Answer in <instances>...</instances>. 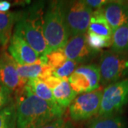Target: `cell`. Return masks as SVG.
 <instances>
[{"mask_svg":"<svg viewBox=\"0 0 128 128\" xmlns=\"http://www.w3.org/2000/svg\"><path fill=\"white\" fill-rule=\"evenodd\" d=\"M16 128H38L63 118L64 109L57 102L42 100L26 86L15 93Z\"/></svg>","mask_w":128,"mask_h":128,"instance_id":"cell-1","label":"cell"},{"mask_svg":"<svg viewBox=\"0 0 128 128\" xmlns=\"http://www.w3.org/2000/svg\"><path fill=\"white\" fill-rule=\"evenodd\" d=\"M44 2H36L17 12L14 32L24 39L40 56H46L50 53L44 35Z\"/></svg>","mask_w":128,"mask_h":128,"instance_id":"cell-2","label":"cell"},{"mask_svg":"<svg viewBox=\"0 0 128 128\" xmlns=\"http://www.w3.org/2000/svg\"><path fill=\"white\" fill-rule=\"evenodd\" d=\"M44 35L50 53L64 49L70 37L61 12L60 1L48 3L44 14Z\"/></svg>","mask_w":128,"mask_h":128,"instance_id":"cell-3","label":"cell"},{"mask_svg":"<svg viewBox=\"0 0 128 128\" xmlns=\"http://www.w3.org/2000/svg\"><path fill=\"white\" fill-rule=\"evenodd\" d=\"M60 9L70 36L86 34L92 9L82 0L60 1Z\"/></svg>","mask_w":128,"mask_h":128,"instance_id":"cell-4","label":"cell"},{"mask_svg":"<svg viewBox=\"0 0 128 128\" xmlns=\"http://www.w3.org/2000/svg\"><path fill=\"white\" fill-rule=\"evenodd\" d=\"M99 70L100 83L109 86L128 75V57L112 50L102 51L100 54Z\"/></svg>","mask_w":128,"mask_h":128,"instance_id":"cell-5","label":"cell"},{"mask_svg":"<svg viewBox=\"0 0 128 128\" xmlns=\"http://www.w3.org/2000/svg\"><path fill=\"white\" fill-rule=\"evenodd\" d=\"M128 104V78L108 86L103 90L98 116L119 114Z\"/></svg>","mask_w":128,"mask_h":128,"instance_id":"cell-6","label":"cell"},{"mask_svg":"<svg viewBox=\"0 0 128 128\" xmlns=\"http://www.w3.org/2000/svg\"><path fill=\"white\" fill-rule=\"evenodd\" d=\"M103 90L98 88L94 91L77 96L69 105V115L73 121H82L98 115L100 107Z\"/></svg>","mask_w":128,"mask_h":128,"instance_id":"cell-7","label":"cell"},{"mask_svg":"<svg viewBox=\"0 0 128 128\" xmlns=\"http://www.w3.org/2000/svg\"><path fill=\"white\" fill-rule=\"evenodd\" d=\"M68 82L77 94L90 92L100 88V74L98 66L88 64L79 66L68 78Z\"/></svg>","mask_w":128,"mask_h":128,"instance_id":"cell-8","label":"cell"},{"mask_svg":"<svg viewBox=\"0 0 128 128\" xmlns=\"http://www.w3.org/2000/svg\"><path fill=\"white\" fill-rule=\"evenodd\" d=\"M8 52L14 61L19 65H28L37 62L47 65L46 56H40L24 39L14 33L9 41Z\"/></svg>","mask_w":128,"mask_h":128,"instance_id":"cell-9","label":"cell"},{"mask_svg":"<svg viewBox=\"0 0 128 128\" xmlns=\"http://www.w3.org/2000/svg\"><path fill=\"white\" fill-rule=\"evenodd\" d=\"M27 81L28 80L19 76L16 62L12 57L6 51L2 52L0 54V83L12 93H15L24 87Z\"/></svg>","mask_w":128,"mask_h":128,"instance_id":"cell-10","label":"cell"},{"mask_svg":"<svg viewBox=\"0 0 128 128\" xmlns=\"http://www.w3.org/2000/svg\"><path fill=\"white\" fill-rule=\"evenodd\" d=\"M64 51L67 59L76 61L78 64L89 62L99 54L88 46L86 34L70 37Z\"/></svg>","mask_w":128,"mask_h":128,"instance_id":"cell-11","label":"cell"},{"mask_svg":"<svg viewBox=\"0 0 128 128\" xmlns=\"http://www.w3.org/2000/svg\"><path fill=\"white\" fill-rule=\"evenodd\" d=\"M102 10L113 32L128 24V6L124 1H109L102 7Z\"/></svg>","mask_w":128,"mask_h":128,"instance_id":"cell-12","label":"cell"},{"mask_svg":"<svg viewBox=\"0 0 128 128\" xmlns=\"http://www.w3.org/2000/svg\"><path fill=\"white\" fill-rule=\"evenodd\" d=\"M88 32L112 38L113 32L105 18L102 8L92 11Z\"/></svg>","mask_w":128,"mask_h":128,"instance_id":"cell-13","label":"cell"},{"mask_svg":"<svg viewBox=\"0 0 128 128\" xmlns=\"http://www.w3.org/2000/svg\"><path fill=\"white\" fill-rule=\"evenodd\" d=\"M16 18L17 12H0V45L4 48L9 44Z\"/></svg>","mask_w":128,"mask_h":128,"instance_id":"cell-14","label":"cell"},{"mask_svg":"<svg viewBox=\"0 0 128 128\" xmlns=\"http://www.w3.org/2000/svg\"><path fill=\"white\" fill-rule=\"evenodd\" d=\"M55 101L64 109L69 107L77 96V93L70 87L68 80H64L59 85L52 90Z\"/></svg>","mask_w":128,"mask_h":128,"instance_id":"cell-15","label":"cell"},{"mask_svg":"<svg viewBox=\"0 0 128 128\" xmlns=\"http://www.w3.org/2000/svg\"><path fill=\"white\" fill-rule=\"evenodd\" d=\"M87 128H127V121L123 116H98L89 122Z\"/></svg>","mask_w":128,"mask_h":128,"instance_id":"cell-16","label":"cell"},{"mask_svg":"<svg viewBox=\"0 0 128 128\" xmlns=\"http://www.w3.org/2000/svg\"><path fill=\"white\" fill-rule=\"evenodd\" d=\"M111 50L121 54L128 53V24L117 28L113 32Z\"/></svg>","mask_w":128,"mask_h":128,"instance_id":"cell-17","label":"cell"},{"mask_svg":"<svg viewBox=\"0 0 128 128\" xmlns=\"http://www.w3.org/2000/svg\"><path fill=\"white\" fill-rule=\"evenodd\" d=\"M31 91L42 100L51 102H56L54 98L52 90L39 78H33L28 80L26 85Z\"/></svg>","mask_w":128,"mask_h":128,"instance_id":"cell-18","label":"cell"},{"mask_svg":"<svg viewBox=\"0 0 128 128\" xmlns=\"http://www.w3.org/2000/svg\"><path fill=\"white\" fill-rule=\"evenodd\" d=\"M0 128H16L15 101L0 110Z\"/></svg>","mask_w":128,"mask_h":128,"instance_id":"cell-19","label":"cell"},{"mask_svg":"<svg viewBox=\"0 0 128 128\" xmlns=\"http://www.w3.org/2000/svg\"><path fill=\"white\" fill-rule=\"evenodd\" d=\"M44 66L41 62L28 65H19L16 63V70L21 78L29 80L33 78H38L42 73Z\"/></svg>","mask_w":128,"mask_h":128,"instance_id":"cell-20","label":"cell"},{"mask_svg":"<svg viewBox=\"0 0 128 128\" xmlns=\"http://www.w3.org/2000/svg\"><path fill=\"white\" fill-rule=\"evenodd\" d=\"M86 38L90 48L98 52H100L102 48L111 46L112 44V38L102 36L91 32H87Z\"/></svg>","mask_w":128,"mask_h":128,"instance_id":"cell-21","label":"cell"},{"mask_svg":"<svg viewBox=\"0 0 128 128\" xmlns=\"http://www.w3.org/2000/svg\"><path fill=\"white\" fill-rule=\"evenodd\" d=\"M78 64L71 60H67L60 67L53 70V76L62 80H68L71 74L78 68Z\"/></svg>","mask_w":128,"mask_h":128,"instance_id":"cell-22","label":"cell"},{"mask_svg":"<svg viewBox=\"0 0 128 128\" xmlns=\"http://www.w3.org/2000/svg\"><path fill=\"white\" fill-rule=\"evenodd\" d=\"M47 65L52 69L55 70L60 67L67 60L64 49L54 50L46 56Z\"/></svg>","mask_w":128,"mask_h":128,"instance_id":"cell-23","label":"cell"},{"mask_svg":"<svg viewBox=\"0 0 128 128\" xmlns=\"http://www.w3.org/2000/svg\"><path fill=\"white\" fill-rule=\"evenodd\" d=\"M12 95V93L0 83V110L14 101Z\"/></svg>","mask_w":128,"mask_h":128,"instance_id":"cell-24","label":"cell"},{"mask_svg":"<svg viewBox=\"0 0 128 128\" xmlns=\"http://www.w3.org/2000/svg\"><path fill=\"white\" fill-rule=\"evenodd\" d=\"M38 128H75L70 121L66 120L64 118L56 119Z\"/></svg>","mask_w":128,"mask_h":128,"instance_id":"cell-25","label":"cell"},{"mask_svg":"<svg viewBox=\"0 0 128 128\" xmlns=\"http://www.w3.org/2000/svg\"><path fill=\"white\" fill-rule=\"evenodd\" d=\"M41 80L44 81V82L46 84V86L52 90L56 87H57L64 80H62V79H60L59 78H57L54 76L51 75L50 76H48V77H46V78Z\"/></svg>","mask_w":128,"mask_h":128,"instance_id":"cell-26","label":"cell"},{"mask_svg":"<svg viewBox=\"0 0 128 128\" xmlns=\"http://www.w3.org/2000/svg\"><path fill=\"white\" fill-rule=\"evenodd\" d=\"M109 1L107 0H86V4L92 9H102Z\"/></svg>","mask_w":128,"mask_h":128,"instance_id":"cell-27","label":"cell"},{"mask_svg":"<svg viewBox=\"0 0 128 128\" xmlns=\"http://www.w3.org/2000/svg\"><path fill=\"white\" fill-rule=\"evenodd\" d=\"M12 4L8 1H0V12H8Z\"/></svg>","mask_w":128,"mask_h":128,"instance_id":"cell-28","label":"cell"},{"mask_svg":"<svg viewBox=\"0 0 128 128\" xmlns=\"http://www.w3.org/2000/svg\"><path fill=\"white\" fill-rule=\"evenodd\" d=\"M124 3L128 5V0H127V1H124Z\"/></svg>","mask_w":128,"mask_h":128,"instance_id":"cell-29","label":"cell"}]
</instances>
